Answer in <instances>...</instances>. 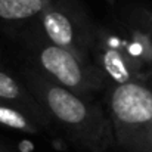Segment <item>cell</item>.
Here are the masks:
<instances>
[{
    "instance_id": "obj_3",
    "label": "cell",
    "mask_w": 152,
    "mask_h": 152,
    "mask_svg": "<svg viewBox=\"0 0 152 152\" xmlns=\"http://www.w3.org/2000/svg\"><path fill=\"white\" fill-rule=\"evenodd\" d=\"M39 64L52 81L83 98L106 83V75L101 68L52 43L40 48Z\"/></svg>"
},
{
    "instance_id": "obj_1",
    "label": "cell",
    "mask_w": 152,
    "mask_h": 152,
    "mask_svg": "<svg viewBox=\"0 0 152 152\" xmlns=\"http://www.w3.org/2000/svg\"><path fill=\"white\" fill-rule=\"evenodd\" d=\"M27 89L66 137L84 152H106L114 143L109 117L98 105L59 86L34 69L24 72Z\"/></svg>"
},
{
    "instance_id": "obj_7",
    "label": "cell",
    "mask_w": 152,
    "mask_h": 152,
    "mask_svg": "<svg viewBox=\"0 0 152 152\" xmlns=\"http://www.w3.org/2000/svg\"><path fill=\"white\" fill-rule=\"evenodd\" d=\"M0 101L13 105L15 108L27 114L42 129H48L50 126L52 121L49 115L39 101L33 96V93L3 71H0Z\"/></svg>"
},
{
    "instance_id": "obj_9",
    "label": "cell",
    "mask_w": 152,
    "mask_h": 152,
    "mask_svg": "<svg viewBox=\"0 0 152 152\" xmlns=\"http://www.w3.org/2000/svg\"><path fill=\"white\" fill-rule=\"evenodd\" d=\"M0 126L28 134H37L42 130V127L27 114H24L13 105H9L1 101H0Z\"/></svg>"
},
{
    "instance_id": "obj_5",
    "label": "cell",
    "mask_w": 152,
    "mask_h": 152,
    "mask_svg": "<svg viewBox=\"0 0 152 152\" xmlns=\"http://www.w3.org/2000/svg\"><path fill=\"white\" fill-rule=\"evenodd\" d=\"M92 52H95L96 58L99 59L101 71L111 77L115 84L139 81L146 84V74L142 66L133 59L132 53L127 49L124 37L102 34L98 31L95 34Z\"/></svg>"
},
{
    "instance_id": "obj_10",
    "label": "cell",
    "mask_w": 152,
    "mask_h": 152,
    "mask_svg": "<svg viewBox=\"0 0 152 152\" xmlns=\"http://www.w3.org/2000/svg\"><path fill=\"white\" fill-rule=\"evenodd\" d=\"M0 152H15V151H12V148H9V146L0 143Z\"/></svg>"
},
{
    "instance_id": "obj_8",
    "label": "cell",
    "mask_w": 152,
    "mask_h": 152,
    "mask_svg": "<svg viewBox=\"0 0 152 152\" xmlns=\"http://www.w3.org/2000/svg\"><path fill=\"white\" fill-rule=\"evenodd\" d=\"M52 0H0V18L3 19H27L42 15Z\"/></svg>"
},
{
    "instance_id": "obj_2",
    "label": "cell",
    "mask_w": 152,
    "mask_h": 152,
    "mask_svg": "<svg viewBox=\"0 0 152 152\" xmlns=\"http://www.w3.org/2000/svg\"><path fill=\"white\" fill-rule=\"evenodd\" d=\"M108 117L115 145L126 152H152V87L139 83L114 84Z\"/></svg>"
},
{
    "instance_id": "obj_4",
    "label": "cell",
    "mask_w": 152,
    "mask_h": 152,
    "mask_svg": "<svg viewBox=\"0 0 152 152\" xmlns=\"http://www.w3.org/2000/svg\"><path fill=\"white\" fill-rule=\"evenodd\" d=\"M40 16L49 43L87 61L96 30L86 22L84 13H78L68 4L52 3Z\"/></svg>"
},
{
    "instance_id": "obj_6",
    "label": "cell",
    "mask_w": 152,
    "mask_h": 152,
    "mask_svg": "<svg viewBox=\"0 0 152 152\" xmlns=\"http://www.w3.org/2000/svg\"><path fill=\"white\" fill-rule=\"evenodd\" d=\"M124 30L127 49L149 80L152 78V12L137 9L129 13Z\"/></svg>"
}]
</instances>
